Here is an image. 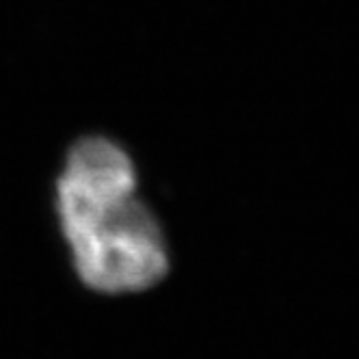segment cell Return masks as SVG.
<instances>
[{"instance_id":"6da1fadb","label":"cell","mask_w":359,"mask_h":359,"mask_svg":"<svg viewBox=\"0 0 359 359\" xmlns=\"http://www.w3.org/2000/svg\"><path fill=\"white\" fill-rule=\"evenodd\" d=\"M57 217L83 284L102 294L143 292L169 275L171 251L137 182H57Z\"/></svg>"}]
</instances>
